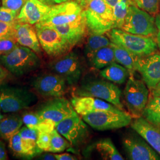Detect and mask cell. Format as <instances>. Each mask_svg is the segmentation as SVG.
Listing matches in <instances>:
<instances>
[{"mask_svg": "<svg viewBox=\"0 0 160 160\" xmlns=\"http://www.w3.org/2000/svg\"><path fill=\"white\" fill-rule=\"evenodd\" d=\"M41 63V59L36 52L19 44L10 52L0 55V65L17 77L38 70Z\"/></svg>", "mask_w": 160, "mask_h": 160, "instance_id": "6da1fadb", "label": "cell"}, {"mask_svg": "<svg viewBox=\"0 0 160 160\" xmlns=\"http://www.w3.org/2000/svg\"><path fill=\"white\" fill-rule=\"evenodd\" d=\"M107 33L112 42L122 46L138 58L148 56L158 49L157 41L151 36L132 34L116 28Z\"/></svg>", "mask_w": 160, "mask_h": 160, "instance_id": "7a4b0ae2", "label": "cell"}, {"mask_svg": "<svg viewBox=\"0 0 160 160\" xmlns=\"http://www.w3.org/2000/svg\"><path fill=\"white\" fill-rule=\"evenodd\" d=\"M84 10L90 34H104L114 29L113 8L104 0H90Z\"/></svg>", "mask_w": 160, "mask_h": 160, "instance_id": "3957f363", "label": "cell"}, {"mask_svg": "<svg viewBox=\"0 0 160 160\" xmlns=\"http://www.w3.org/2000/svg\"><path fill=\"white\" fill-rule=\"evenodd\" d=\"M37 100L34 92L26 87L4 84L0 86V106L4 113H13L28 109Z\"/></svg>", "mask_w": 160, "mask_h": 160, "instance_id": "277c9868", "label": "cell"}, {"mask_svg": "<svg viewBox=\"0 0 160 160\" xmlns=\"http://www.w3.org/2000/svg\"><path fill=\"white\" fill-rule=\"evenodd\" d=\"M77 96L96 97L112 103L123 110L120 88L113 83L103 80H88L82 82L75 90Z\"/></svg>", "mask_w": 160, "mask_h": 160, "instance_id": "5b68a950", "label": "cell"}, {"mask_svg": "<svg viewBox=\"0 0 160 160\" xmlns=\"http://www.w3.org/2000/svg\"><path fill=\"white\" fill-rule=\"evenodd\" d=\"M81 117L86 123L100 131L124 128L131 125L132 121L129 113L120 109L94 112Z\"/></svg>", "mask_w": 160, "mask_h": 160, "instance_id": "8992f818", "label": "cell"}, {"mask_svg": "<svg viewBox=\"0 0 160 160\" xmlns=\"http://www.w3.org/2000/svg\"><path fill=\"white\" fill-rule=\"evenodd\" d=\"M149 88L143 80H138L130 75L123 91L124 102L129 114L137 118L142 116L149 100Z\"/></svg>", "mask_w": 160, "mask_h": 160, "instance_id": "52a82bcc", "label": "cell"}, {"mask_svg": "<svg viewBox=\"0 0 160 160\" xmlns=\"http://www.w3.org/2000/svg\"><path fill=\"white\" fill-rule=\"evenodd\" d=\"M121 29L132 34L152 38L157 36V33L154 17L138 7L133 2L129 7Z\"/></svg>", "mask_w": 160, "mask_h": 160, "instance_id": "ba28073f", "label": "cell"}, {"mask_svg": "<svg viewBox=\"0 0 160 160\" xmlns=\"http://www.w3.org/2000/svg\"><path fill=\"white\" fill-rule=\"evenodd\" d=\"M42 49L52 58H56L71 51L72 46L52 26L34 24Z\"/></svg>", "mask_w": 160, "mask_h": 160, "instance_id": "9c48e42d", "label": "cell"}, {"mask_svg": "<svg viewBox=\"0 0 160 160\" xmlns=\"http://www.w3.org/2000/svg\"><path fill=\"white\" fill-rule=\"evenodd\" d=\"M48 68L61 76L69 86L77 85L83 72L81 58L78 53L74 51L53 58L48 64Z\"/></svg>", "mask_w": 160, "mask_h": 160, "instance_id": "30bf717a", "label": "cell"}, {"mask_svg": "<svg viewBox=\"0 0 160 160\" xmlns=\"http://www.w3.org/2000/svg\"><path fill=\"white\" fill-rule=\"evenodd\" d=\"M55 129L74 147L83 145L89 137L86 122L77 113L59 122Z\"/></svg>", "mask_w": 160, "mask_h": 160, "instance_id": "8fae6325", "label": "cell"}, {"mask_svg": "<svg viewBox=\"0 0 160 160\" xmlns=\"http://www.w3.org/2000/svg\"><path fill=\"white\" fill-rule=\"evenodd\" d=\"M84 8L75 1H67L51 6V8L41 20L44 26H56L71 23L80 17Z\"/></svg>", "mask_w": 160, "mask_h": 160, "instance_id": "7c38bea8", "label": "cell"}, {"mask_svg": "<svg viewBox=\"0 0 160 160\" xmlns=\"http://www.w3.org/2000/svg\"><path fill=\"white\" fill-rule=\"evenodd\" d=\"M31 85L40 96L48 98L62 97L68 86L63 78L53 72L38 76L31 82Z\"/></svg>", "mask_w": 160, "mask_h": 160, "instance_id": "4fadbf2b", "label": "cell"}, {"mask_svg": "<svg viewBox=\"0 0 160 160\" xmlns=\"http://www.w3.org/2000/svg\"><path fill=\"white\" fill-rule=\"evenodd\" d=\"M36 112L42 119L53 122L55 126L64 119L77 113L71 103L63 97L52 98L40 105Z\"/></svg>", "mask_w": 160, "mask_h": 160, "instance_id": "5bb4252c", "label": "cell"}, {"mask_svg": "<svg viewBox=\"0 0 160 160\" xmlns=\"http://www.w3.org/2000/svg\"><path fill=\"white\" fill-rule=\"evenodd\" d=\"M123 145L129 160H160V155L141 136H127L123 139Z\"/></svg>", "mask_w": 160, "mask_h": 160, "instance_id": "9a60e30c", "label": "cell"}, {"mask_svg": "<svg viewBox=\"0 0 160 160\" xmlns=\"http://www.w3.org/2000/svg\"><path fill=\"white\" fill-rule=\"evenodd\" d=\"M136 71L141 75L142 80L151 91L160 82V54L155 52L138 60Z\"/></svg>", "mask_w": 160, "mask_h": 160, "instance_id": "2e32d148", "label": "cell"}, {"mask_svg": "<svg viewBox=\"0 0 160 160\" xmlns=\"http://www.w3.org/2000/svg\"><path fill=\"white\" fill-rule=\"evenodd\" d=\"M75 111L81 116L94 112L119 109L112 103L96 97L74 96L71 100Z\"/></svg>", "mask_w": 160, "mask_h": 160, "instance_id": "e0dca14e", "label": "cell"}, {"mask_svg": "<svg viewBox=\"0 0 160 160\" xmlns=\"http://www.w3.org/2000/svg\"><path fill=\"white\" fill-rule=\"evenodd\" d=\"M52 27L73 47L78 45L84 39L88 31L84 10L82 12L80 17L74 22L64 25Z\"/></svg>", "mask_w": 160, "mask_h": 160, "instance_id": "ac0fdd59", "label": "cell"}, {"mask_svg": "<svg viewBox=\"0 0 160 160\" xmlns=\"http://www.w3.org/2000/svg\"><path fill=\"white\" fill-rule=\"evenodd\" d=\"M131 125L160 155V128L151 123L142 116L135 118Z\"/></svg>", "mask_w": 160, "mask_h": 160, "instance_id": "d6986e66", "label": "cell"}, {"mask_svg": "<svg viewBox=\"0 0 160 160\" xmlns=\"http://www.w3.org/2000/svg\"><path fill=\"white\" fill-rule=\"evenodd\" d=\"M51 8V6L45 4L39 0H27L17 16V21L34 25L40 23Z\"/></svg>", "mask_w": 160, "mask_h": 160, "instance_id": "ffe728a7", "label": "cell"}, {"mask_svg": "<svg viewBox=\"0 0 160 160\" xmlns=\"http://www.w3.org/2000/svg\"><path fill=\"white\" fill-rule=\"evenodd\" d=\"M15 38L19 45L29 48L38 55H42V47L34 25L17 22Z\"/></svg>", "mask_w": 160, "mask_h": 160, "instance_id": "44dd1931", "label": "cell"}, {"mask_svg": "<svg viewBox=\"0 0 160 160\" xmlns=\"http://www.w3.org/2000/svg\"><path fill=\"white\" fill-rule=\"evenodd\" d=\"M19 133L22 138L23 149L27 159L32 158L43 152L37 145V139L39 133L38 130L25 126L21 128Z\"/></svg>", "mask_w": 160, "mask_h": 160, "instance_id": "7402d4cb", "label": "cell"}, {"mask_svg": "<svg viewBox=\"0 0 160 160\" xmlns=\"http://www.w3.org/2000/svg\"><path fill=\"white\" fill-rule=\"evenodd\" d=\"M110 46L114 51L115 61L128 69L130 75H133L136 72L138 60L140 58H138L125 48L112 42Z\"/></svg>", "mask_w": 160, "mask_h": 160, "instance_id": "603a6c76", "label": "cell"}, {"mask_svg": "<svg viewBox=\"0 0 160 160\" xmlns=\"http://www.w3.org/2000/svg\"><path fill=\"white\" fill-rule=\"evenodd\" d=\"M100 75L103 78L109 81L118 84H122L125 82L130 73L128 69L114 62L100 71Z\"/></svg>", "mask_w": 160, "mask_h": 160, "instance_id": "cb8c5ba5", "label": "cell"}, {"mask_svg": "<svg viewBox=\"0 0 160 160\" xmlns=\"http://www.w3.org/2000/svg\"><path fill=\"white\" fill-rule=\"evenodd\" d=\"M89 148L96 151L103 160H123L119 151L116 148L112 140L105 138L98 140Z\"/></svg>", "mask_w": 160, "mask_h": 160, "instance_id": "d4e9b609", "label": "cell"}, {"mask_svg": "<svg viewBox=\"0 0 160 160\" xmlns=\"http://www.w3.org/2000/svg\"><path fill=\"white\" fill-rule=\"evenodd\" d=\"M23 122L22 116L10 115L4 116L0 121V138L6 141L20 131Z\"/></svg>", "mask_w": 160, "mask_h": 160, "instance_id": "484cf974", "label": "cell"}, {"mask_svg": "<svg viewBox=\"0 0 160 160\" xmlns=\"http://www.w3.org/2000/svg\"><path fill=\"white\" fill-rule=\"evenodd\" d=\"M88 59L90 65L96 69L104 68L110 64L116 62L114 51L110 45L98 49Z\"/></svg>", "mask_w": 160, "mask_h": 160, "instance_id": "4316f807", "label": "cell"}, {"mask_svg": "<svg viewBox=\"0 0 160 160\" xmlns=\"http://www.w3.org/2000/svg\"><path fill=\"white\" fill-rule=\"evenodd\" d=\"M142 116L151 123L160 128V96L151 95Z\"/></svg>", "mask_w": 160, "mask_h": 160, "instance_id": "83f0119b", "label": "cell"}, {"mask_svg": "<svg viewBox=\"0 0 160 160\" xmlns=\"http://www.w3.org/2000/svg\"><path fill=\"white\" fill-rule=\"evenodd\" d=\"M110 43L111 41L109 40V38L103 34H90L87 39L84 49L87 57H89L98 49L109 46Z\"/></svg>", "mask_w": 160, "mask_h": 160, "instance_id": "f1b7e54d", "label": "cell"}, {"mask_svg": "<svg viewBox=\"0 0 160 160\" xmlns=\"http://www.w3.org/2000/svg\"><path fill=\"white\" fill-rule=\"evenodd\" d=\"M133 2V0H120L113 8L114 28L122 29L129 7Z\"/></svg>", "mask_w": 160, "mask_h": 160, "instance_id": "f546056e", "label": "cell"}, {"mask_svg": "<svg viewBox=\"0 0 160 160\" xmlns=\"http://www.w3.org/2000/svg\"><path fill=\"white\" fill-rule=\"evenodd\" d=\"M70 145L68 141L55 129L51 133L50 147L48 152L52 153L62 152Z\"/></svg>", "mask_w": 160, "mask_h": 160, "instance_id": "4dcf8cb0", "label": "cell"}, {"mask_svg": "<svg viewBox=\"0 0 160 160\" xmlns=\"http://www.w3.org/2000/svg\"><path fill=\"white\" fill-rule=\"evenodd\" d=\"M9 147L16 156L27 159L26 155L23 149L22 138L19 131L9 139Z\"/></svg>", "mask_w": 160, "mask_h": 160, "instance_id": "1f68e13d", "label": "cell"}, {"mask_svg": "<svg viewBox=\"0 0 160 160\" xmlns=\"http://www.w3.org/2000/svg\"><path fill=\"white\" fill-rule=\"evenodd\" d=\"M133 1L138 7L151 14H156L159 10L160 0H133Z\"/></svg>", "mask_w": 160, "mask_h": 160, "instance_id": "d6a6232c", "label": "cell"}, {"mask_svg": "<svg viewBox=\"0 0 160 160\" xmlns=\"http://www.w3.org/2000/svg\"><path fill=\"white\" fill-rule=\"evenodd\" d=\"M22 118L23 123L25 125V126L36 130L38 126L43 120V119H42L36 112H26L23 113Z\"/></svg>", "mask_w": 160, "mask_h": 160, "instance_id": "836d02e7", "label": "cell"}, {"mask_svg": "<svg viewBox=\"0 0 160 160\" xmlns=\"http://www.w3.org/2000/svg\"><path fill=\"white\" fill-rule=\"evenodd\" d=\"M18 45L14 37L0 39V55L12 51Z\"/></svg>", "mask_w": 160, "mask_h": 160, "instance_id": "e575fe53", "label": "cell"}, {"mask_svg": "<svg viewBox=\"0 0 160 160\" xmlns=\"http://www.w3.org/2000/svg\"><path fill=\"white\" fill-rule=\"evenodd\" d=\"M19 12L12 10L4 6L0 7V22L6 23H14L17 22Z\"/></svg>", "mask_w": 160, "mask_h": 160, "instance_id": "d590c367", "label": "cell"}, {"mask_svg": "<svg viewBox=\"0 0 160 160\" xmlns=\"http://www.w3.org/2000/svg\"><path fill=\"white\" fill-rule=\"evenodd\" d=\"M17 22L14 23L0 22V39L9 37L15 38V27Z\"/></svg>", "mask_w": 160, "mask_h": 160, "instance_id": "8d00e7d4", "label": "cell"}, {"mask_svg": "<svg viewBox=\"0 0 160 160\" xmlns=\"http://www.w3.org/2000/svg\"><path fill=\"white\" fill-rule=\"evenodd\" d=\"M51 133L39 132L37 139L38 147L43 152H48L50 147Z\"/></svg>", "mask_w": 160, "mask_h": 160, "instance_id": "74e56055", "label": "cell"}, {"mask_svg": "<svg viewBox=\"0 0 160 160\" xmlns=\"http://www.w3.org/2000/svg\"><path fill=\"white\" fill-rule=\"evenodd\" d=\"M27 0H1V4L12 10L20 12Z\"/></svg>", "mask_w": 160, "mask_h": 160, "instance_id": "f35d334b", "label": "cell"}, {"mask_svg": "<svg viewBox=\"0 0 160 160\" xmlns=\"http://www.w3.org/2000/svg\"><path fill=\"white\" fill-rule=\"evenodd\" d=\"M54 155L57 160H76L77 157L73 155L70 154L68 153H63V154H56L54 153Z\"/></svg>", "mask_w": 160, "mask_h": 160, "instance_id": "ab89813d", "label": "cell"}, {"mask_svg": "<svg viewBox=\"0 0 160 160\" xmlns=\"http://www.w3.org/2000/svg\"><path fill=\"white\" fill-rule=\"evenodd\" d=\"M155 24L157 29V43L158 48L160 50V14H157L155 18Z\"/></svg>", "mask_w": 160, "mask_h": 160, "instance_id": "60d3db41", "label": "cell"}, {"mask_svg": "<svg viewBox=\"0 0 160 160\" xmlns=\"http://www.w3.org/2000/svg\"><path fill=\"white\" fill-rule=\"evenodd\" d=\"M8 159L6 151L5 144L0 139V160H7Z\"/></svg>", "mask_w": 160, "mask_h": 160, "instance_id": "b9f144b4", "label": "cell"}, {"mask_svg": "<svg viewBox=\"0 0 160 160\" xmlns=\"http://www.w3.org/2000/svg\"><path fill=\"white\" fill-rule=\"evenodd\" d=\"M9 72L4 67L0 65V86L3 84V82L8 76Z\"/></svg>", "mask_w": 160, "mask_h": 160, "instance_id": "7bdbcfd3", "label": "cell"}, {"mask_svg": "<svg viewBox=\"0 0 160 160\" xmlns=\"http://www.w3.org/2000/svg\"><path fill=\"white\" fill-rule=\"evenodd\" d=\"M45 153H42L38 157L39 160H55L56 158L54 155V153L52 154L49 153V152H45Z\"/></svg>", "mask_w": 160, "mask_h": 160, "instance_id": "ee69618b", "label": "cell"}, {"mask_svg": "<svg viewBox=\"0 0 160 160\" xmlns=\"http://www.w3.org/2000/svg\"><path fill=\"white\" fill-rule=\"evenodd\" d=\"M39 1L48 6H53L62 3L63 2L67 1L69 0H39Z\"/></svg>", "mask_w": 160, "mask_h": 160, "instance_id": "f6af8a7d", "label": "cell"}, {"mask_svg": "<svg viewBox=\"0 0 160 160\" xmlns=\"http://www.w3.org/2000/svg\"><path fill=\"white\" fill-rule=\"evenodd\" d=\"M151 96H160V82L153 90L151 91Z\"/></svg>", "mask_w": 160, "mask_h": 160, "instance_id": "bcb514c9", "label": "cell"}, {"mask_svg": "<svg viewBox=\"0 0 160 160\" xmlns=\"http://www.w3.org/2000/svg\"><path fill=\"white\" fill-rule=\"evenodd\" d=\"M111 8H113L114 6L117 4V3L120 0H104Z\"/></svg>", "mask_w": 160, "mask_h": 160, "instance_id": "7dc6e473", "label": "cell"}, {"mask_svg": "<svg viewBox=\"0 0 160 160\" xmlns=\"http://www.w3.org/2000/svg\"><path fill=\"white\" fill-rule=\"evenodd\" d=\"M75 1H77L78 3H79L80 5L82 6L83 8H84L86 7V5L87 4V3L90 0H75Z\"/></svg>", "mask_w": 160, "mask_h": 160, "instance_id": "c3c4849f", "label": "cell"}, {"mask_svg": "<svg viewBox=\"0 0 160 160\" xmlns=\"http://www.w3.org/2000/svg\"><path fill=\"white\" fill-rule=\"evenodd\" d=\"M4 116H3V115H2V114H1V113H0V121H1V120H2V118H4Z\"/></svg>", "mask_w": 160, "mask_h": 160, "instance_id": "681fc988", "label": "cell"}, {"mask_svg": "<svg viewBox=\"0 0 160 160\" xmlns=\"http://www.w3.org/2000/svg\"><path fill=\"white\" fill-rule=\"evenodd\" d=\"M1 106H0V112H1Z\"/></svg>", "mask_w": 160, "mask_h": 160, "instance_id": "f907efd6", "label": "cell"}, {"mask_svg": "<svg viewBox=\"0 0 160 160\" xmlns=\"http://www.w3.org/2000/svg\"><path fill=\"white\" fill-rule=\"evenodd\" d=\"M0 4H1V0H0Z\"/></svg>", "mask_w": 160, "mask_h": 160, "instance_id": "816d5d0a", "label": "cell"}]
</instances>
